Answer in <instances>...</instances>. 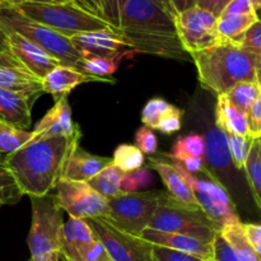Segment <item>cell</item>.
<instances>
[{
	"mask_svg": "<svg viewBox=\"0 0 261 261\" xmlns=\"http://www.w3.org/2000/svg\"><path fill=\"white\" fill-rule=\"evenodd\" d=\"M176 18L171 0H124L117 33L135 54L188 60L190 55L180 42Z\"/></svg>",
	"mask_w": 261,
	"mask_h": 261,
	"instance_id": "cell-1",
	"label": "cell"
},
{
	"mask_svg": "<svg viewBox=\"0 0 261 261\" xmlns=\"http://www.w3.org/2000/svg\"><path fill=\"white\" fill-rule=\"evenodd\" d=\"M79 140L81 130L73 135L35 138L19 150L5 155L4 165L23 195L45 196L55 190L63 178Z\"/></svg>",
	"mask_w": 261,
	"mask_h": 261,
	"instance_id": "cell-2",
	"label": "cell"
},
{
	"mask_svg": "<svg viewBox=\"0 0 261 261\" xmlns=\"http://www.w3.org/2000/svg\"><path fill=\"white\" fill-rule=\"evenodd\" d=\"M204 89L217 96L227 93L241 82H256L261 58L240 43L221 40L212 47L190 55Z\"/></svg>",
	"mask_w": 261,
	"mask_h": 261,
	"instance_id": "cell-3",
	"label": "cell"
},
{
	"mask_svg": "<svg viewBox=\"0 0 261 261\" xmlns=\"http://www.w3.org/2000/svg\"><path fill=\"white\" fill-rule=\"evenodd\" d=\"M0 24L5 31L15 32L36 43L50 54L61 65L75 68L82 56L74 47L70 38L60 35L56 31L31 19L23 14L17 7L0 4Z\"/></svg>",
	"mask_w": 261,
	"mask_h": 261,
	"instance_id": "cell-4",
	"label": "cell"
},
{
	"mask_svg": "<svg viewBox=\"0 0 261 261\" xmlns=\"http://www.w3.org/2000/svg\"><path fill=\"white\" fill-rule=\"evenodd\" d=\"M148 228L188 234L209 244H213L214 237L219 232L218 227L208 218L200 206L177 200L165 191Z\"/></svg>",
	"mask_w": 261,
	"mask_h": 261,
	"instance_id": "cell-5",
	"label": "cell"
},
{
	"mask_svg": "<svg viewBox=\"0 0 261 261\" xmlns=\"http://www.w3.org/2000/svg\"><path fill=\"white\" fill-rule=\"evenodd\" d=\"M17 8L31 19L69 38L78 33L112 30L107 23L82 9L73 0L64 3L25 2Z\"/></svg>",
	"mask_w": 261,
	"mask_h": 261,
	"instance_id": "cell-6",
	"label": "cell"
},
{
	"mask_svg": "<svg viewBox=\"0 0 261 261\" xmlns=\"http://www.w3.org/2000/svg\"><path fill=\"white\" fill-rule=\"evenodd\" d=\"M30 199L32 203V221L28 233L31 261H48L60 251L63 209L53 194Z\"/></svg>",
	"mask_w": 261,
	"mask_h": 261,
	"instance_id": "cell-7",
	"label": "cell"
},
{
	"mask_svg": "<svg viewBox=\"0 0 261 261\" xmlns=\"http://www.w3.org/2000/svg\"><path fill=\"white\" fill-rule=\"evenodd\" d=\"M173 162H175L173 163L175 168L193 191L198 205L208 216V218L218 227L219 231L223 227L241 222L228 191L218 178L214 177L213 175H209L211 178L208 180L198 178L193 173L188 172L180 162H176V161Z\"/></svg>",
	"mask_w": 261,
	"mask_h": 261,
	"instance_id": "cell-8",
	"label": "cell"
},
{
	"mask_svg": "<svg viewBox=\"0 0 261 261\" xmlns=\"http://www.w3.org/2000/svg\"><path fill=\"white\" fill-rule=\"evenodd\" d=\"M163 191L120 193L107 199L109 217L122 231L139 236L148 228Z\"/></svg>",
	"mask_w": 261,
	"mask_h": 261,
	"instance_id": "cell-9",
	"label": "cell"
},
{
	"mask_svg": "<svg viewBox=\"0 0 261 261\" xmlns=\"http://www.w3.org/2000/svg\"><path fill=\"white\" fill-rule=\"evenodd\" d=\"M87 222L114 261H153L150 244L122 231L107 217L89 218Z\"/></svg>",
	"mask_w": 261,
	"mask_h": 261,
	"instance_id": "cell-10",
	"label": "cell"
},
{
	"mask_svg": "<svg viewBox=\"0 0 261 261\" xmlns=\"http://www.w3.org/2000/svg\"><path fill=\"white\" fill-rule=\"evenodd\" d=\"M55 190L59 206L69 214V218L89 219L109 217L107 199L94 191L88 182L61 178Z\"/></svg>",
	"mask_w": 261,
	"mask_h": 261,
	"instance_id": "cell-11",
	"label": "cell"
},
{
	"mask_svg": "<svg viewBox=\"0 0 261 261\" xmlns=\"http://www.w3.org/2000/svg\"><path fill=\"white\" fill-rule=\"evenodd\" d=\"M217 19L216 15L199 7L178 13L176 18L177 35L189 55L212 47L221 41Z\"/></svg>",
	"mask_w": 261,
	"mask_h": 261,
	"instance_id": "cell-12",
	"label": "cell"
},
{
	"mask_svg": "<svg viewBox=\"0 0 261 261\" xmlns=\"http://www.w3.org/2000/svg\"><path fill=\"white\" fill-rule=\"evenodd\" d=\"M70 41L82 58H88V56L133 58L135 54L129 43L112 30L78 33L70 37Z\"/></svg>",
	"mask_w": 261,
	"mask_h": 261,
	"instance_id": "cell-13",
	"label": "cell"
},
{
	"mask_svg": "<svg viewBox=\"0 0 261 261\" xmlns=\"http://www.w3.org/2000/svg\"><path fill=\"white\" fill-rule=\"evenodd\" d=\"M7 35L10 54L22 64L23 68L27 69L37 78L42 79L53 69L61 65L50 54L23 36L9 31H7Z\"/></svg>",
	"mask_w": 261,
	"mask_h": 261,
	"instance_id": "cell-14",
	"label": "cell"
},
{
	"mask_svg": "<svg viewBox=\"0 0 261 261\" xmlns=\"http://www.w3.org/2000/svg\"><path fill=\"white\" fill-rule=\"evenodd\" d=\"M139 237L150 245L167 247L175 251L185 252L205 261H213V244L201 241L195 237L173 232L155 231L152 228H145Z\"/></svg>",
	"mask_w": 261,
	"mask_h": 261,
	"instance_id": "cell-15",
	"label": "cell"
},
{
	"mask_svg": "<svg viewBox=\"0 0 261 261\" xmlns=\"http://www.w3.org/2000/svg\"><path fill=\"white\" fill-rule=\"evenodd\" d=\"M96 240L87 219L69 218L64 223L59 257L63 261H82L86 250Z\"/></svg>",
	"mask_w": 261,
	"mask_h": 261,
	"instance_id": "cell-16",
	"label": "cell"
},
{
	"mask_svg": "<svg viewBox=\"0 0 261 261\" xmlns=\"http://www.w3.org/2000/svg\"><path fill=\"white\" fill-rule=\"evenodd\" d=\"M79 130V125L74 124L73 121L68 96H61L55 99L54 106L36 124L32 132L36 138H42L53 135H73Z\"/></svg>",
	"mask_w": 261,
	"mask_h": 261,
	"instance_id": "cell-17",
	"label": "cell"
},
{
	"mask_svg": "<svg viewBox=\"0 0 261 261\" xmlns=\"http://www.w3.org/2000/svg\"><path fill=\"white\" fill-rule=\"evenodd\" d=\"M40 96L25 92L0 88V119L19 129L28 130L31 125V110Z\"/></svg>",
	"mask_w": 261,
	"mask_h": 261,
	"instance_id": "cell-18",
	"label": "cell"
},
{
	"mask_svg": "<svg viewBox=\"0 0 261 261\" xmlns=\"http://www.w3.org/2000/svg\"><path fill=\"white\" fill-rule=\"evenodd\" d=\"M88 82H105L114 83V79H101L87 75L78 69L66 65H58L47 75L41 79L43 93H48L58 99L61 96H68L75 87Z\"/></svg>",
	"mask_w": 261,
	"mask_h": 261,
	"instance_id": "cell-19",
	"label": "cell"
},
{
	"mask_svg": "<svg viewBox=\"0 0 261 261\" xmlns=\"http://www.w3.org/2000/svg\"><path fill=\"white\" fill-rule=\"evenodd\" d=\"M112 163H114L112 158L91 154V153L86 152L81 147H78L66 163L63 178L88 182L97 173H99L103 168L112 165Z\"/></svg>",
	"mask_w": 261,
	"mask_h": 261,
	"instance_id": "cell-20",
	"label": "cell"
},
{
	"mask_svg": "<svg viewBox=\"0 0 261 261\" xmlns=\"http://www.w3.org/2000/svg\"><path fill=\"white\" fill-rule=\"evenodd\" d=\"M204 162L214 171H227L231 167L228 135L218 127L211 129L204 137Z\"/></svg>",
	"mask_w": 261,
	"mask_h": 261,
	"instance_id": "cell-21",
	"label": "cell"
},
{
	"mask_svg": "<svg viewBox=\"0 0 261 261\" xmlns=\"http://www.w3.org/2000/svg\"><path fill=\"white\" fill-rule=\"evenodd\" d=\"M216 127L221 129L226 134L250 137L247 115L233 106L224 94L218 96L217 99Z\"/></svg>",
	"mask_w": 261,
	"mask_h": 261,
	"instance_id": "cell-22",
	"label": "cell"
},
{
	"mask_svg": "<svg viewBox=\"0 0 261 261\" xmlns=\"http://www.w3.org/2000/svg\"><path fill=\"white\" fill-rule=\"evenodd\" d=\"M149 166H152V168H154L158 175L161 176L170 195H172L177 200L184 201V203L198 205L193 191L189 188L188 184L184 181V178L181 177L175 166L162 160H157V158H149Z\"/></svg>",
	"mask_w": 261,
	"mask_h": 261,
	"instance_id": "cell-23",
	"label": "cell"
},
{
	"mask_svg": "<svg viewBox=\"0 0 261 261\" xmlns=\"http://www.w3.org/2000/svg\"><path fill=\"white\" fill-rule=\"evenodd\" d=\"M0 88L8 91L25 92V93L37 94L43 93L41 79L33 75L24 68H13V66L0 65Z\"/></svg>",
	"mask_w": 261,
	"mask_h": 261,
	"instance_id": "cell-24",
	"label": "cell"
},
{
	"mask_svg": "<svg viewBox=\"0 0 261 261\" xmlns=\"http://www.w3.org/2000/svg\"><path fill=\"white\" fill-rule=\"evenodd\" d=\"M257 20L256 14H221L217 19V31L221 40L241 45L246 31Z\"/></svg>",
	"mask_w": 261,
	"mask_h": 261,
	"instance_id": "cell-25",
	"label": "cell"
},
{
	"mask_svg": "<svg viewBox=\"0 0 261 261\" xmlns=\"http://www.w3.org/2000/svg\"><path fill=\"white\" fill-rule=\"evenodd\" d=\"M73 2L82 9L107 23L115 32H119L120 13L124 0H73Z\"/></svg>",
	"mask_w": 261,
	"mask_h": 261,
	"instance_id": "cell-26",
	"label": "cell"
},
{
	"mask_svg": "<svg viewBox=\"0 0 261 261\" xmlns=\"http://www.w3.org/2000/svg\"><path fill=\"white\" fill-rule=\"evenodd\" d=\"M219 232L231 245L237 261H261V257L256 254L247 239L242 222L223 227Z\"/></svg>",
	"mask_w": 261,
	"mask_h": 261,
	"instance_id": "cell-27",
	"label": "cell"
},
{
	"mask_svg": "<svg viewBox=\"0 0 261 261\" xmlns=\"http://www.w3.org/2000/svg\"><path fill=\"white\" fill-rule=\"evenodd\" d=\"M122 177H124V172L112 163L103 168L101 172L97 173L93 178H91L88 184L99 195L103 196L105 199H110L120 194Z\"/></svg>",
	"mask_w": 261,
	"mask_h": 261,
	"instance_id": "cell-28",
	"label": "cell"
},
{
	"mask_svg": "<svg viewBox=\"0 0 261 261\" xmlns=\"http://www.w3.org/2000/svg\"><path fill=\"white\" fill-rule=\"evenodd\" d=\"M124 59L125 56H115V58L88 56V58L81 59L76 69L87 75L94 76V78L109 79V76L119 69L120 64Z\"/></svg>",
	"mask_w": 261,
	"mask_h": 261,
	"instance_id": "cell-29",
	"label": "cell"
},
{
	"mask_svg": "<svg viewBox=\"0 0 261 261\" xmlns=\"http://www.w3.org/2000/svg\"><path fill=\"white\" fill-rule=\"evenodd\" d=\"M33 132L19 129L0 121V155H8L24 147L35 139Z\"/></svg>",
	"mask_w": 261,
	"mask_h": 261,
	"instance_id": "cell-30",
	"label": "cell"
},
{
	"mask_svg": "<svg viewBox=\"0 0 261 261\" xmlns=\"http://www.w3.org/2000/svg\"><path fill=\"white\" fill-rule=\"evenodd\" d=\"M245 175L261 211V139H254L245 166Z\"/></svg>",
	"mask_w": 261,
	"mask_h": 261,
	"instance_id": "cell-31",
	"label": "cell"
},
{
	"mask_svg": "<svg viewBox=\"0 0 261 261\" xmlns=\"http://www.w3.org/2000/svg\"><path fill=\"white\" fill-rule=\"evenodd\" d=\"M203 155L204 137L200 134H189L177 138L170 153V157L180 163H182L188 158H203Z\"/></svg>",
	"mask_w": 261,
	"mask_h": 261,
	"instance_id": "cell-32",
	"label": "cell"
},
{
	"mask_svg": "<svg viewBox=\"0 0 261 261\" xmlns=\"http://www.w3.org/2000/svg\"><path fill=\"white\" fill-rule=\"evenodd\" d=\"M260 94V89L256 82H241L232 87L227 93H224V96L233 106L247 114L255 101L259 98Z\"/></svg>",
	"mask_w": 261,
	"mask_h": 261,
	"instance_id": "cell-33",
	"label": "cell"
},
{
	"mask_svg": "<svg viewBox=\"0 0 261 261\" xmlns=\"http://www.w3.org/2000/svg\"><path fill=\"white\" fill-rule=\"evenodd\" d=\"M112 162L124 173L139 170L144 165V154L137 145L120 144L115 149Z\"/></svg>",
	"mask_w": 261,
	"mask_h": 261,
	"instance_id": "cell-34",
	"label": "cell"
},
{
	"mask_svg": "<svg viewBox=\"0 0 261 261\" xmlns=\"http://www.w3.org/2000/svg\"><path fill=\"white\" fill-rule=\"evenodd\" d=\"M171 107L172 105L168 103L165 98H161V97L150 98L142 111V122L144 126L155 130L160 121L170 111Z\"/></svg>",
	"mask_w": 261,
	"mask_h": 261,
	"instance_id": "cell-35",
	"label": "cell"
},
{
	"mask_svg": "<svg viewBox=\"0 0 261 261\" xmlns=\"http://www.w3.org/2000/svg\"><path fill=\"white\" fill-rule=\"evenodd\" d=\"M228 135V145L231 152L232 163L234 168L239 171H245L247 157H249L250 149L254 139L251 137H241V135Z\"/></svg>",
	"mask_w": 261,
	"mask_h": 261,
	"instance_id": "cell-36",
	"label": "cell"
},
{
	"mask_svg": "<svg viewBox=\"0 0 261 261\" xmlns=\"http://www.w3.org/2000/svg\"><path fill=\"white\" fill-rule=\"evenodd\" d=\"M152 181L153 176L149 168L140 167L137 171L124 173L121 186H120V193H135V191H139L140 189L148 188Z\"/></svg>",
	"mask_w": 261,
	"mask_h": 261,
	"instance_id": "cell-37",
	"label": "cell"
},
{
	"mask_svg": "<svg viewBox=\"0 0 261 261\" xmlns=\"http://www.w3.org/2000/svg\"><path fill=\"white\" fill-rule=\"evenodd\" d=\"M23 196L9 172L0 176V208L8 204H15Z\"/></svg>",
	"mask_w": 261,
	"mask_h": 261,
	"instance_id": "cell-38",
	"label": "cell"
},
{
	"mask_svg": "<svg viewBox=\"0 0 261 261\" xmlns=\"http://www.w3.org/2000/svg\"><path fill=\"white\" fill-rule=\"evenodd\" d=\"M135 145L140 149L143 154L152 155L157 152L158 140L152 129L142 126L135 133Z\"/></svg>",
	"mask_w": 261,
	"mask_h": 261,
	"instance_id": "cell-39",
	"label": "cell"
},
{
	"mask_svg": "<svg viewBox=\"0 0 261 261\" xmlns=\"http://www.w3.org/2000/svg\"><path fill=\"white\" fill-rule=\"evenodd\" d=\"M181 116H182V111L178 107L172 105L170 111L163 116V119L161 120L155 130H158V132H161L165 135H171L176 132H180L181 126H182Z\"/></svg>",
	"mask_w": 261,
	"mask_h": 261,
	"instance_id": "cell-40",
	"label": "cell"
},
{
	"mask_svg": "<svg viewBox=\"0 0 261 261\" xmlns=\"http://www.w3.org/2000/svg\"><path fill=\"white\" fill-rule=\"evenodd\" d=\"M150 246H152L153 261H205L193 255L175 251L167 247L157 246V245H150Z\"/></svg>",
	"mask_w": 261,
	"mask_h": 261,
	"instance_id": "cell-41",
	"label": "cell"
},
{
	"mask_svg": "<svg viewBox=\"0 0 261 261\" xmlns=\"http://www.w3.org/2000/svg\"><path fill=\"white\" fill-rule=\"evenodd\" d=\"M241 46L261 58V20L257 19L245 33Z\"/></svg>",
	"mask_w": 261,
	"mask_h": 261,
	"instance_id": "cell-42",
	"label": "cell"
},
{
	"mask_svg": "<svg viewBox=\"0 0 261 261\" xmlns=\"http://www.w3.org/2000/svg\"><path fill=\"white\" fill-rule=\"evenodd\" d=\"M213 261H237L231 245L226 241L221 232L213 240Z\"/></svg>",
	"mask_w": 261,
	"mask_h": 261,
	"instance_id": "cell-43",
	"label": "cell"
},
{
	"mask_svg": "<svg viewBox=\"0 0 261 261\" xmlns=\"http://www.w3.org/2000/svg\"><path fill=\"white\" fill-rule=\"evenodd\" d=\"M260 8L261 0H232L223 10V13L226 14H256Z\"/></svg>",
	"mask_w": 261,
	"mask_h": 261,
	"instance_id": "cell-44",
	"label": "cell"
},
{
	"mask_svg": "<svg viewBox=\"0 0 261 261\" xmlns=\"http://www.w3.org/2000/svg\"><path fill=\"white\" fill-rule=\"evenodd\" d=\"M247 125H249V135L252 139L261 138V94L255 101L250 111L247 112Z\"/></svg>",
	"mask_w": 261,
	"mask_h": 261,
	"instance_id": "cell-45",
	"label": "cell"
},
{
	"mask_svg": "<svg viewBox=\"0 0 261 261\" xmlns=\"http://www.w3.org/2000/svg\"><path fill=\"white\" fill-rule=\"evenodd\" d=\"M107 256H109V255H107L103 245H102L101 241L96 237V240L89 245V247L86 250V252H84L82 261H105Z\"/></svg>",
	"mask_w": 261,
	"mask_h": 261,
	"instance_id": "cell-46",
	"label": "cell"
},
{
	"mask_svg": "<svg viewBox=\"0 0 261 261\" xmlns=\"http://www.w3.org/2000/svg\"><path fill=\"white\" fill-rule=\"evenodd\" d=\"M231 2L232 0H196V7L212 13L218 18Z\"/></svg>",
	"mask_w": 261,
	"mask_h": 261,
	"instance_id": "cell-47",
	"label": "cell"
},
{
	"mask_svg": "<svg viewBox=\"0 0 261 261\" xmlns=\"http://www.w3.org/2000/svg\"><path fill=\"white\" fill-rule=\"evenodd\" d=\"M182 167L185 168L188 172L194 173V172H201V171H205V162H204L203 158H188L186 161H184Z\"/></svg>",
	"mask_w": 261,
	"mask_h": 261,
	"instance_id": "cell-48",
	"label": "cell"
},
{
	"mask_svg": "<svg viewBox=\"0 0 261 261\" xmlns=\"http://www.w3.org/2000/svg\"><path fill=\"white\" fill-rule=\"evenodd\" d=\"M171 4L175 8L176 13H182L185 10L196 7V0H171Z\"/></svg>",
	"mask_w": 261,
	"mask_h": 261,
	"instance_id": "cell-49",
	"label": "cell"
},
{
	"mask_svg": "<svg viewBox=\"0 0 261 261\" xmlns=\"http://www.w3.org/2000/svg\"><path fill=\"white\" fill-rule=\"evenodd\" d=\"M0 65L2 66H13V68H23L22 64L10 54H5L0 51Z\"/></svg>",
	"mask_w": 261,
	"mask_h": 261,
	"instance_id": "cell-50",
	"label": "cell"
},
{
	"mask_svg": "<svg viewBox=\"0 0 261 261\" xmlns=\"http://www.w3.org/2000/svg\"><path fill=\"white\" fill-rule=\"evenodd\" d=\"M0 51L5 54H10L9 43H8V35L7 31L4 30L2 24H0ZM12 55V54H10Z\"/></svg>",
	"mask_w": 261,
	"mask_h": 261,
	"instance_id": "cell-51",
	"label": "cell"
},
{
	"mask_svg": "<svg viewBox=\"0 0 261 261\" xmlns=\"http://www.w3.org/2000/svg\"><path fill=\"white\" fill-rule=\"evenodd\" d=\"M244 228L246 231L252 232L254 234L259 236L261 239V224H255V223H244Z\"/></svg>",
	"mask_w": 261,
	"mask_h": 261,
	"instance_id": "cell-52",
	"label": "cell"
},
{
	"mask_svg": "<svg viewBox=\"0 0 261 261\" xmlns=\"http://www.w3.org/2000/svg\"><path fill=\"white\" fill-rule=\"evenodd\" d=\"M25 2H30V0H0V4H7V5H13V7H19L20 4Z\"/></svg>",
	"mask_w": 261,
	"mask_h": 261,
	"instance_id": "cell-53",
	"label": "cell"
},
{
	"mask_svg": "<svg viewBox=\"0 0 261 261\" xmlns=\"http://www.w3.org/2000/svg\"><path fill=\"white\" fill-rule=\"evenodd\" d=\"M256 83L257 86H259L260 93H261V65L257 68V71H256Z\"/></svg>",
	"mask_w": 261,
	"mask_h": 261,
	"instance_id": "cell-54",
	"label": "cell"
},
{
	"mask_svg": "<svg viewBox=\"0 0 261 261\" xmlns=\"http://www.w3.org/2000/svg\"><path fill=\"white\" fill-rule=\"evenodd\" d=\"M30 2H41V3H64L69 0H30Z\"/></svg>",
	"mask_w": 261,
	"mask_h": 261,
	"instance_id": "cell-55",
	"label": "cell"
},
{
	"mask_svg": "<svg viewBox=\"0 0 261 261\" xmlns=\"http://www.w3.org/2000/svg\"><path fill=\"white\" fill-rule=\"evenodd\" d=\"M59 260H60V257H59V254H55L48 261H59Z\"/></svg>",
	"mask_w": 261,
	"mask_h": 261,
	"instance_id": "cell-56",
	"label": "cell"
},
{
	"mask_svg": "<svg viewBox=\"0 0 261 261\" xmlns=\"http://www.w3.org/2000/svg\"><path fill=\"white\" fill-rule=\"evenodd\" d=\"M256 15H257V19H259V20H261V8H260V9H259V10H257Z\"/></svg>",
	"mask_w": 261,
	"mask_h": 261,
	"instance_id": "cell-57",
	"label": "cell"
},
{
	"mask_svg": "<svg viewBox=\"0 0 261 261\" xmlns=\"http://www.w3.org/2000/svg\"><path fill=\"white\" fill-rule=\"evenodd\" d=\"M105 261H114V260H112V259H111V257H110V256H107V257H106V259H105Z\"/></svg>",
	"mask_w": 261,
	"mask_h": 261,
	"instance_id": "cell-58",
	"label": "cell"
},
{
	"mask_svg": "<svg viewBox=\"0 0 261 261\" xmlns=\"http://www.w3.org/2000/svg\"><path fill=\"white\" fill-rule=\"evenodd\" d=\"M4 155H0V161H4Z\"/></svg>",
	"mask_w": 261,
	"mask_h": 261,
	"instance_id": "cell-59",
	"label": "cell"
},
{
	"mask_svg": "<svg viewBox=\"0 0 261 261\" xmlns=\"http://www.w3.org/2000/svg\"><path fill=\"white\" fill-rule=\"evenodd\" d=\"M0 121H2V119H0Z\"/></svg>",
	"mask_w": 261,
	"mask_h": 261,
	"instance_id": "cell-60",
	"label": "cell"
},
{
	"mask_svg": "<svg viewBox=\"0 0 261 261\" xmlns=\"http://www.w3.org/2000/svg\"><path fill=\"white\" fill-rule=\"evenodd\" d=\"M260 139H261V138H260Z\"/></svg>",
	"mask_w": 261,
	"mask_h": 261,
	"instance_id": "cell-61",
	"label": "cell"
}]
</instances>
